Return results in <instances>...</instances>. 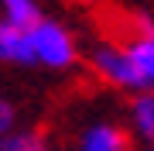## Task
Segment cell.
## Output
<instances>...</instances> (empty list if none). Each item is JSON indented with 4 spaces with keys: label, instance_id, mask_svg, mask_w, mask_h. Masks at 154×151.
Segmentation results:
<instances>
[{
    "label": "cell",
    "instance_id": "cell-3",
    "mask_svg": "<svg viewBox=\"0 0 154 151\" xmlns=\"http://www.w3.org/2000/svg\"><path fill=\"white\" fill-rule=\"evenodd\" d=\"M75 148L79 151H130V134L113 120H96L82 127Z\"/></svg>",
    "mask_w": 154,
    "mask_h": 151
},
{
    "label": "cell",
    "instance_id": "cell-8",
    "mask_svg": "<svg viewBox=\"0 0 154 151\" xmlns=\"http://www.w3.org/2000/svg\"><path fill=\"white\" fill-rule=\"evenodd\" d=\"M0 151H48V137L41 131H11L0 137Z\"/></svg>",
    "mask_w": 154,
    "mask_h": 151
},
{
    "label": "cell",
    "instance_id": "cell-6",
    "mask_svg": "<svg viewBox=\"0 0 154 151\" xmlns=\"http://www.w3.org/2000/svg\"><path fill=\"white\" fill-rule=\"evenodd\" d=\"M130 127L144 148L154 144V93H137L130 100Z\"/></svg>",
    "mask_w": 154,
    "mask_h": 151
},
{
    "label": "cell",
    "instance_id": "cell-2",
    "mask_svg": "<svg viewBox=\"0 0 154 151\" xmlns=\"http://www.w3.org/2000/svg\"><path fill=\"white\" fill-rule=\"evenodd\" d=\"M31 48H34V65L38 69H51V72H62V69H72L79 58V45L72 38V31L65 24L45 17L41 24L31 28Z\"/></svg>",
    "mask_w": 154,
    "mask_h": 151
},
{
    "label": "cell",
    "instance_id": "cell-1",
    "mask_svg": "<svg viewBox=\"0 0 154 151\" xmlns=\"http://www.w3.org/2000/svg\"><path fill=\"white\" fill-rule=\"evenodd\" d=\"M89 69L103 79L106 86H113V90H123V93H147V83H144L137 62L130 58V52L127 45H110V41H103V45L89 48Z\"/></svg>",
    "mask_w": 154,
    "mask_h": 151
},
{
    "label": "cell",
    "instance_id": "cell-7",
    "mask_svg": "<svg viewBox=\"0 0 154 151\" xmlns=\"http://www.w3.org/2000/svg\"><path fill=\"white\" fill-rule=\"evenodd\" d=\"M0 4H4V17L0 21L14 24V28H34V24L45 21L38 0H0Z\"/></svg>",
    "mask_w": 154,
    "mask_h": 151
},
{
    "label": "cell",
    "instance_id": "cell-4",
    "mask_svg": "<svg viewBox=\"0 0 154 151\" xmlns=\"http://www.w3.org/2000/svg\"><path fill=\"white\" fill-rule=\"evenodd\" d=\"M0 58H4V65L38 69L31 48V28H14V24L0 21Z\"/></svg>",
    "mask_w": 154,
    "mask_h": 151
},
{
    "label": "cell",
    "instance_id": "cell-9",
    "mask_svg": "<svg viewBox=\"0 0 154 151\" xmlns=\"http://www.w3.org/2000/svg\"><path fill=\"white\" fill-rule=\"evenodd\" d=\"M14 120H17V110L11 100H0V137L14 131Z\"/></svg>",
    "mask_w": 154,
    "mask_h": 151
},
{
    "label": "cell",
    "instance_id": "cell-5",
    "mask_svg": "<svg viewBox=\"0 0 154 151\" xmlns=\"http://www.w3.org/2000/svg\"><path fill=\"white\" fill-rule=\"evenodd\" d=\"M127 52L137 62L144 83H147V93H154V24L140 17V31L134 34V41H127Z\"/></svg>",
    "mask_w": 154,
    "mask_h": 151
},
{
    "label": "cell",
    "instance_id": "cell-10",
    "mask_svg": "<svg viewBox=\"0 0 154 151\" xmlns=\"http://www.w3.org/2000/svg\"><path fill=\"white\" fill-rule=\"evenodd\" d=\"M144 151H154V144H151V148H144Z\"/></svg>",
    "mask_w": 154,
    "mask_h": 151
}]
</instances>
